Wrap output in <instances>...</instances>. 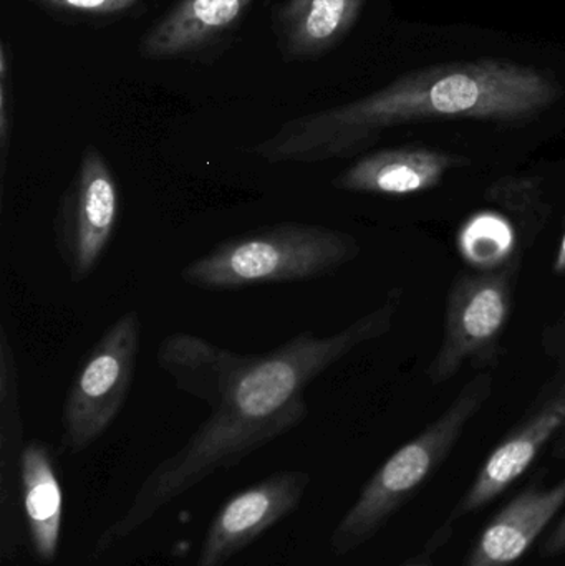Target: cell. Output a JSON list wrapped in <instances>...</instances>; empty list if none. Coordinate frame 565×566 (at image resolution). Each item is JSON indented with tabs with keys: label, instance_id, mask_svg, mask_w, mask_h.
I'll list each match as a JSON object with an SVG mask.
<instances>
[{
	"label": "cell",
	"instance_id": "1",
	"mask_svg": "<svg viewBox=\"0 0 565 566\" xmlns=\"http://www.w3.org/2000/svg\"><path fill=\"white\" fill-rule=\"evenodd\" d=\"M400 295L334 335L305 329L268 353L241 355L192 333H172L156 352L176 388L211 408L206 421L139 485L129 507L100 535L96 557L138 532L146 522L206 479L241 464L259 449L308 418L305 391L358 346L394 326Z\"/></svg>",
	"mask_w": 565,
	"mask_h": 566
},
{
	"label": "cell",
	"instance_id": "2",
	"mask_svg": "<svg viewBox=\"0 0 565 566\" xmlns=\"http://www.w3.org/2000/svg\"><path fill=\"white\" fill-rule=\"evenodd\" d=\"M546 70L506 59H480L417 70L345 105L285 122L248 153L269 165H318L352 158L385 129L438 118L516 123L561 98Z\"/></svg>",
	"mask_w": 565,
	"mask_h": 566
},
{
	"label": "cell",
	"instance_id": "3",
	"mask_svg": "<svg viewBox=\"0 0 565 566\" xmlns=\"http://www.w3.org/2000/svg\"><path fill=\"white\" fill-rule=\"evenodd\" d=\"M360 255L354 235L327 226L279 222L226 239L181 271L201 290H242L317 281Z\"/></svg>",
	"mask_w": 565,
	"mask_h": 566
},
{
	"label": "cell",
	"instance_id": "4",
	"mask_svg": "<svg viewBox=\"0 0 565 566\" xmlns=\"http://www.w3.org/2000/svg\"><path fill=\"white\" fill-rule=\"evenodd\" d=\"M491 392L493 378L490 375L470 379L437 421L381 464L335 527L331 538L335 554L357 551L390 522L447 461L464 429L491 398Z\"/></svg>",
	"mask_w": 565,
	"mask_h": 566
},
{
	"label": "cell",
	"instance_id": "5",
	"mask_svg": "<svg viewBox=\"0 0 565 566\" xmlns=\"http://www.w3.org/2000/svg\"><path fill=\"white\" fill-rule=\"evenodd\" d=\"M139 345L142 319L136 310H128L80 363L63 402L62 444L66 451H85L118 418L135 381Z\"/></svg>",
	"mask_w": 565,
	"mask_h": 566
},
{
	"label": "cell",
	"instance_id": "6",
	"mask_svg": "<svg viewBox=\"0 0 565 566\" xmlns=\"http://www.w3.org/2000/svg\"><path fill=\"white\" fill-rule=\"evenodd\" d=\"M122 214V189L106 156L86 145L53 216L55 251L70 281H86L105 258Z\"/></svg>",
	"mask_w": 565,
	"mask_h": 566
},
{
	"label": "cell",
	"instance_id": "7",
	"mask_svg": "<svg viewBox=\"0 0 565 566\" xmlns=\"http://www.w3.org/2000/svg\"><path fill=\"white\" fill-rule=\"evenodd\" d=\"M513 269L464 274L451 286L444 335L431 361L430 381H450L467 363L496 358L511 313Z\"/></svg>",
	"mask_w": 565,
	"mask_h": 566
},
{
	"label": "cell",
	"instance_id": "8",
	"mask_svg": "<svg viewBox=\"0 0 565 566\" xmlns=\"http://www.w3.org/2000/svg\"><path fill=\"white\" fill-rule=\"evenodd\" d=\"M305 471H279L229 499L216 515L195 566H226L255 538L291 515L307 494Z\"/></svg>",
	"mask_w": 565,
	"mask_h": 566
},
{
	"label": "cell",
	"instance_id": "9",
	"mask_svg": "<svg viewBox=\"0 0 565 566\" xmlns=\"http://www.w3.org/2000/svg\"><path fill=\"white\" fill-rule=\"evenodd\" d=\"M565 428V382L531 418L517 426L484 461L467 494L435 535L428 551L447 541L454 522L490 505L536 461L544 448Z\"/></svg>",
	"mask_w": 565,
	"mask_h": 566
},
{
	"label": "cell",
	"instance_id": "10",
	"mask_svg": "<svg viewBox=\"0 0 565 566\" xmlns=\"http://www.w3.org/2000/svg\"><path fill=\"white\" fill-rule=\"evenodd\" d=\"M463 156L428 148L380 149L362 156L332 186L358 195L410 196L437 188L453 169L468 166Z\"/></svg>",
	"mask_w": 565,
	"mask_h": 566
},
{
	"label": "cell",
	"instance_id": "11",
	"mask_svg": "<svg viewBox=\"0 0 565 566\" xmlns=\"http://www.w3.org/2000/svg\"><path fill=\"white\" fill-rule=\"evenodd\" d=\"M565 505V478L553 488H530L486 525L463 566H513L533 547Z\"/></svg>",
	"mask_w": 565,
	"mask_h": 566
},
{
	"label": "cell",
	"instance_id": "12",
	"mask_svg": "<svg viewBox=\"0 0 565 566\" xmlns=\"http://www.w3.org/2000/svg\"><path fill=\"white\" fill-rule=\"evenodd\" d=\"M254 0H179L139 40L145 60L188 59L215 45L241 22Z\"/></svg>",
	"mask_w": 565,
	"mask_h": 566
},
{
	"label": "cell",
	"instance_id": "13",
	"mask_svg": "<svg viewBox=\"0 0 565 566\" xmlns=\"http://www.w3.org/2000/svg\"><path fill=\"white\" fill-rule=\"evenodd\" d=\"M19 366L6 328H0V555L13 560L20 545L17 482L23 448Z\"/></svg>",
	"mask_w": 565,
	"mask_h": 566
},
{
	"label": "cell",
	"instance_id": "14",
	"mask_svg": "<svg viewBox=\"0 0 565 566\" xmlns=\"http://www.w3.org/2000/svg\"><path fill=\"white\" fill-rule=\"evenodd\" d=\"M365 0H284L272 13V30L287 62L312 60L348 35Z\"/></svg>",
	"mask_w": 565,
	"mask_h": 566
},
{
	"label": "cell",
	"instance_id": "15",
	"mask_svg": "<svg viewBox=\"0 0 565 566\" xmlns=\"http://www.w3.org/2000/svg\"><path fill=\"white\" fill-rule=\"evenodd\" d=\"M20 499L33 555L42 564L55 560L63 521V492L52 452L39 439L25 442L20 458Z\"/></svg>",
	"mask_w": 565,
	"mask_h": 566
},
{
	"label": "cell",
	"instance_id": "16",
	"mask_svg": "<svg viewBox=\"0 0 565 566\" xmlns=\"http://www.w3.org/2000/svg\"><path fill=\"white\" fill-rule=\"evenodd\" d=\"M39 6L69 15L118 17L132 12L143 0H32Z\"/></svg>",
	"mask_w": 565,
	"mask_h": 566
},
{
	"label": "cell",
	"instance_id": "17",
	"mask_svg": "<svg viewBox=\"0 0 565 566\" xmlns=\"http://www.w3.org/2000/svg\"><path fill=\"white\" fill-rule=\"evenodd\" d=\"M10 151L9 59L6 43L0 45V178H6Z\"/></svg>",
	"mask_w": 565,
	"mask_h": 566
},
{
	"label": "cell",
	"instance_id": "18",
	"mask_svg": "<svg viewBox=\"0 0 565 566\" xmlns=\"http://www.w3.org/2000/svg\"><path fill=\"white\" fill-rule=\"evenodd\" d=\"M541 555L544 558H554L565 555V514L557 522L556 527L550 532L541 545Z\"/></svg>",
	"mask_w": 565,
	"mask_h": 566
},
{
	"label": "cell",
	"instance_id": "19",
	"mask_svg": "<svg viewBox=\"0 0 565 566\" xmlns=\"http://www.w3.org/2000/svg\"><path fill=\"white\" fill-rule=\"evenodd\" d=\"M553 269L556 274H565V234L563 241H561L559 251H557Z\"/></svg>",
	"mask_w": 565,
	"mask_h": 566
},
{
	"label": "cell",
	"instance_id": "20",
	"mask_svg": "<svg viewBox=\"0 0 565 566\" xmlns=\"http://www.w3.org/2000/svg\"><path fill=\"white\" fill-rule=\"evenodd\" d=\"M554 458H565V428L563 429V432H561L559 438H557L556 446H554Z\"/></svg>",
	"mask_w": 565,
	"mask_h": 566
},
{
	"label": "cell",
	"instance_id": "21",
	"mask_svg": "<svg viewBox=\"0 0 565 566\" xmlns=\"http://www.w3.org/2000/svg\"><path fill=\"white\" fill-rule=\"evenodd\" d=\"M401 566H433V564H431L428 555H423V557L414 558V560L407 562V564Z\"/></svg>",
	"mask_w": 565,
	"mask_h": 566
}]
</instances>
